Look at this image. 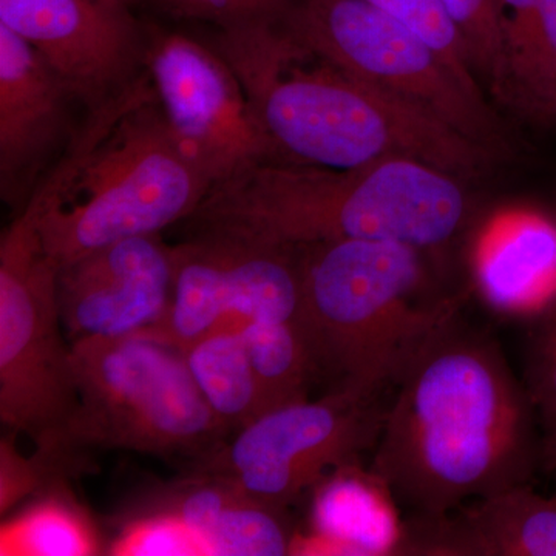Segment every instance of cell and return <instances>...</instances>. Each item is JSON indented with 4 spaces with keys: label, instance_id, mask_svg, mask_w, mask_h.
I'll use <instances>...</instances> for the list:
<instances>
[{
    "label": "cell",
    "instance_id": "22",
    "mask_svg": "<svg viewBox=\"0 0 556 556\" xmlns=\"http://www.w3.org/2000/svg\"><path fill=\"white\" fill-rule=\"evenodd\" d=\"M442 3L466 43L479 84L497 100L503 80L500 0H442Z\"/></svg>",
    "mask_w": 556,
    "mask_h": 556
},
{
    "label": "cell",
    "instance_id": "26",
    "mask_svg": "<svg viewBox=\"0 0 556 556\" xmlns=\"http://www.w3.org/2000/svg\"><path fill=\"white\" fill-rule=\"evenodd\" d=\"M543 0H500L501 51L503 80L497 102L504 104L508 90L525 67L530 43L540 21Z\"/></svg>",
    "mask_w": 556,
    "mask_h": 556
},
{
    "label": "cell",
    "instance_id": "27",
    "mask_svg": "<svg viewBox=\"0 0 556 556\" xmlns=\"http://www.w3.org/2000/svg\"><path fill=\"white\" fill-rule=\"evenodd\" d=\"M119 555H206L199 538L178 519L156 514L127 529L115 546Z\"/></svg>",
    "mask_w": 556,
    "mask_h": 556
},
{
    "label": "cell",
    "instance_id": "14",
    "mask_svg": "<svg viewBox=\"0 0 556 556\" xmlns=\"http://www.w3.org/2000/svg\"><path fill=\"white\" fill-rule=\"evenodd\" d=\"M78 102L64 80L16 33L0 25V192L20 211L40 172L70 131V108Z\"/></svg>",
    "mask_w": 556,
    "mask_h": 556
},
{
    "label": "cell",
    "instance_id": "28",
    "mask_svg": "<svg viewBox=\"0 0 556 556\" xmlns=\"http://www.w3.org/2000/svg\"><path fill=\"white\" fill-rule=\"evenodd\" d=\"M0 463H2V466H0L2 467V484H0L2 486V490H0L2 514L13 507L21 497L49 482L35 457L24 459L17 453L13 442L7 441V439L2 441Z\"/></svg>",
    "mask_w": 556,
    "mask_h": 556
},
{
    "label": "cell",
    "instance_id": "23",
    "mask_svg": "<svg viewBox=\"0 0 556 556\" xmlns=\"http://www.w3.org/2000/svg\"><path fill=\"white\" fill-rule=\"evenodd\" d=\"M419 35L448 62L470 89L484 93L471 67L466 43L450 20L442 0H365Z\"/></svg>",
    "mask_w": 556,
    "mask_h": 556
},
{
    "label": "cell",
    "instance_id": "18",
    "mask_svg": "<svg viewBox=\"0 0 556 556\" xmlns=\"http://www.w3.org/2000/svg\"><path fill=\"white\" fill-rule=\"evenodd\" d=\"M212 412L232 431L265 415L262 394L239 331L207 336L182 351Z\"/></svg>",
    "mask_w": 556,
    "mask_h": 556
},
{
    "label": "cell",
    "instance_id": "16",
    "mask_svg": "<svg viewBox=\"0 0 556 556\" xmlns=\"http://www.w3.org/2000/svg\"><path fill=\"white\" fill-rule=\"evenodd\" d=\"M479 291L501 313H544L556 303V225L530 212L496 219L475 254Z\"/></svg>",
    "mask_w": 556,
    "mask_h": 556
},
{
    "label": "cell",
    "instance_id": "30",
    "mask_svg": "<svg viewBox=\"0 0 556 556\" xmlns=\"http://www.w3.org/2000/svg\"><path fill=\"white\" fill-rule=\"evenodd\" d=\"M555 118H556V113H555Z\"/></svg>",
    "mask_w": 556,
    "mask_h": 556
},
{
    "label": "cell",
    "instance_id": "17",
    "mask_svg": "<svg viewBox=\"0 0 556 556\" xmlns=\"http://www.w3.org/2000/svg\"><path fill=\"white\" fill-rule=\"evenodd\" d=\"M317 485L314 530L325 548L343 555H397L404 522L378 478L351 466Z\"/></svg>",
    "mask_w": 556,
    "mask_h": 556
},
{
    "label": "cell",
    "instance_id": "13",
    "mask_svg": "<svg viewBox=\"0 0 556 556\" xmlns=\"http://www.w3.org/2000/svg\"><path fill=\"white\" fill-rule=\"evenodd\" d=\"M172 244L135 237L58 266V302L70 342L127 338L149 328L169 305Z\"/></svg>",
    "mask_w": 556,
    "mask_h": 556
},
{
    "label": "cell",
    "instance_id": "1",
    "mask_svg": "<svg viewBox=\"0 0 556 556\" xmlns=\"http://www.w3.org/2000/svg\"><path fill=\"white\" fill-rule=\"evenodd\" d=\"M536 424L500 343L456 311L397 379L368 471L409 518L453 514L529 484L541 460Z\"/></svg>",
    "mask_w": 556,
    "mask_h": 556
},
{
    "label": "cell",
    "instance_id": "20",
    "mask_svg": "<svg viewBox=\"0 0 556 556\" xmlns=\"http://www.w3.org/2000/svg\"><path fill=\"white\" fill-rule=\"evenodd\" d=\"M89 527L72 507L49 500L2 532V554L73 556L94 552Z\"/></svg>",
    "mask_w": 556,
    "mask_h": 556
},
{
    "label": "cell",
    "instance_id": "12",
    "mask_svg": "<svg viewBox=\"0 0 556 556\" xmlns=\"http://www.w3.org/2000/svg\"><path fill=\"white\" fill-rule=\"evenodd\" d=\"M0 25L56 72L75 100L97 109L144 73L146 28L110 0H0Z\"/></svg>",
    "mask_w": 556,
    "mask_h": 556
},
{
    "label": "cell",
    "instance_id": "29",
    "mask_svg": "<svg viewBox=\"0 0 556 556\" xmlns=\"http://www.w3.org/2000/svg\"><path fill=\"white\" fill-rule=\"evenodd\" d=\"M541 460H543V464H546V466L554 471L556 486V442L541 447ZM554 496L556 497V492Z\"/></svg>",
    "mask_w": 556,
    "mask_h": 556
},
{
    "label": "cell",
    "instance_id": "11",
    "mask_svg": "<svg viewBox=\"0 0 556 556\" xmlns=\"http://www.w3.org/2000/svg\"><path fill=\"white\" fill-rule=\"evenodd\" d=\"M144 70L167 126L212 188L254 164L283 160L255 118L239 76L211 40L149 28Z\"/></svg>",
    "mask_w": 556,
    "mask_h": 556
},
{
    "label": "cell",
    "instance_id": "8",
    "mask_svg": "<svg viewBox=\"0 0 556 556\" xmlns=\"http://www.w3.org/2000/svg\"><path fill=\"white\" fill-rule=\"evenodd\" d=\"M289 33L431 118L477 142L500 163L514 159L506 124L415 31L365 0H300L281 17Z\"/></svg>",
    "mask_w": 556,
    "mask_h": 556
},
{
    "label": "cell",
    "instance_id": "7",
    "mask_svg": "<svg viewBox=\"0 0 556 556\" xmlns=\"http://www.w3.org/2000/svg\"><path fill=\"white\" fill-rule=\"evenodd\" d=\"M72 356L80 452L129 450L195 464L229 438L174 348L135 336L86 338L72 342Z\"/></svg>",
    "mask_w": 556,
    "mask_h": 556
},
{
    "label": "cell",
    "instance_id": "4",
    "mask_svg": "<svg viewBox=\"0 0 556 556\" xmlns=\"http://www.w3.org/2000/svg\"><path fill=\"white\" fill-rule=\"evenodd\" d=\"M464 185L412 159L348 169L270 160L215 185L185 223L291 247L388 240L430 249L466 223Z\"/></svg>",
    "mask_w": 556,
    "mask_h": 556
},
{
    "label": "cell",
    "instance_id": "19",
    "mask_svg": "<svg viewBox=\"0 0 556 556\" xmlns=\"http://www.w3.org/2000/svg\"><path fill=\"white\" fill-rule=\"evenodd\" d=\"M239 332L265 415L308 399L311 386L318 380L317 369L295 321H251Z\"/></svg>",
    "mask_w": 556,
    "mask_h": 556
},
{
    "label": "cell",
    "instance_id": "10",
    "mask_svg": "<svg viewBox=\"0 0 556 556\" xmlns=\"http://www.w3.org/2000/svg\"><path fill=\"white\" fill-rule=\"evenodd\" d=\"M386 412L376 397L328 391L257 417L192 468L257 503L288 508L332 471L357 466L372 452Z\"/></svg>",
    "mask_w": 556,
    "mask_h": 556
},
{
    "label": "cell",
    "instance_id": "3",
    "mask_svg": "<svg viewBox=\"0 0 556 556\" xmlns=\"http://www.w3.org/2000/svg\"><path fill=\"white\" fill-rule=\"evenodd\" d=\"M211 189L167 126L144 70L89 110L28 200L38 207L43 249L62 266L186 222Z\"/></svg>",
    "mask_w": 556,
    "mask_h": 556
},
{
    "label": "cell",
    "instance_id": "21",
    "mask_svg": "<svg viewBox=\"0 0 556 556\" xmlns=\"http://www.w3.org/2000/svg\"><path fill=\"white\" fill-rule=\"evenodd\" d=\"M504 104L538 119L556 113V0H543L540 21L525 67L508 90Z\"/></svg>",
    "mask_w": 556,
    "mask_h": 556
},
{
    "label": "cell",
    "instance_id": "15",
    "mask_svg": "<svg viewBox=\"0 0 556 556\" xmlns=\"http://www.w3.org/2000/svg\"><path fill=\"white\" fill-rule=\"evenodd\" d=\"M457 510L408 518L397 555L556 556L555 496L525 484Z\"/></svg>",
    "mask_w": 556,
    "mask_h": 556
},
{
    "label": "cell",
    "instance_id": "25",
    "mask_svg": "<svg viewBox=\"0 0 556 556\" xmlns=\"http://www.w3.org/2000/svg\"><path fill=\"white\" fill-rule=\"evenodd\" d=\"M161 10L179 21L206 22L223 28L278 22L300 0H155Z\"/></svg>",
    "mask_w": 556,
    "mask_h": 556
},
{
    "label": "cell",
    "instance_id": "6",
    "mask_svg": "<svg viewBox=\"0 0 556 556\" xmlns=\"http://www.w3.org/2000/svg\"><path fill=\"white\" fill-rule=\"evenodd\" d=\"M79 391L58 302V265L43 249L28 200L0 240V419L25 434L54 484L78 475Z\"/></svg>",
    "mask_w": 556,
    "mask_h": 556
},
{
    "label": "cell",
    "instance_id": "2",
    "mask_svg": "<svg viewBox=\"0 0 556 556\" xmlns=\"http://www.w3.org/2000/svg\"><path fill=\"white\" fill-rule=\"evenodd\" d=\"M211 42L239 76L283 160L348 169L412 159L464 182L500 164L477 142L295 38L280 22L223 28Z\"/></svg>",
    "mask_w": 556,
    "mask_h": 556
},
{
    "label": "cell",
    "instance_id": "9",
    "mask_svg": "<svg viewBox=\"0 0 556 556\" xmlns=\"http://www.w3.org/2000/svg\"><path fill=\"white\" fill-rule=\"evenodd\" d=\"M174 283L159 321L135 338L188 350L251 321H295L302 302L300 248L200 229L172 244Z\"/></svg>",
    "mask_w": 556,
    "mask_h": 556
},
{
    "label": "cell",
    "instance_id": "5",
    "mask_svg": "<svg viewBox=\"0 0 556 556\" xmlns=\"http://www.w3.org/2000/svg\"><path fill=\"white\" fill-rule=\"evenodd\" d=\"M298 325L329 391L375 399L452 314L427 302L424 249L388 240L302 244Z\"/></svg>",
    "mask_w": 556,
    "mask_h": 556
},
{
    "label": "cell",
    "instance_id": "24",
    "mask_svg": "<svg viewBox=\"0 0 556 556\" xmlns=\"http://www.w3.org/2000/svg\"><path fill=\"white\" fill-rule=\"evenodd\" d=\"M530 346L526 368V390L543 428L541 447L556 442V303L544 311Z\"/></svg>",
    "mask_w": 556,
    "mask_h": 556
}]
</instances>
